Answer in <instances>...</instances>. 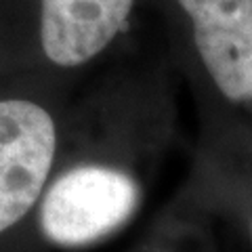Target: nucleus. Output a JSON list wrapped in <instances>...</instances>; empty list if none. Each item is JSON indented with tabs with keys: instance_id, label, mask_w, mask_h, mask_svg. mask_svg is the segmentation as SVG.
Here are the masks:
<instances>
[{
	"instance_id": "nucleus-4",
	"label": "nucleus",
	"mask_w": 252,
	"mask_h": 252,
	"mask_svg": "<svg viewBox=\"0 0 252 252\" xmlns=\"http://www.w3.org/2000/svg\"><path fill=\"white\" fill-rule=\"evenodd\" d=\"M135 0H42L40 42L46 59L78 67L120 34Z\"/></svg>"
},
{
	"instance_id": "nucleus-3",
	"label": "nucleus",
	"mask_w": 252,
	"mask_h": 252,
	"mask_svg": "<svg viewBox=\"0 0 252 252\" xmlns=\"http://www.w3.org/2000/svg\"><path fill=\"white\" fill-rule=\"evenodd\" d=\"M210 78L231 101L252 99V0H177Z\"/></svg>"
},
{
	"instance_id": "nucleus-1",
	"label": "nucleus",
	"mask_w": 252,
	"mask_h": 252,
	"mask_svg": "<svg viewBox=\"0 0 252 252\" xmlns=\"http://www.w3.org/2000/svg\"><path fill=\"white\" fill-rule=\"evenodd\" d=\"M57 141V124L44 105L0 99V252H36V217L53 177Z\"/></svg>"
},
{
	"instance_id": "nucleus-2",
	"label": "nucleus",
	"mask_w": 252,
	"mask_h": 252,
	"mask_svg": "<svg viewBox=\"0 0 252 252\" xmlns=\"http://www.w3.org/2000/svg\"><path fill=\"white\" fill-rule=\"evenodd\" d=\"M139 185L128 172L103 164H78L51 177L38 233L46 246L84 248L124 227L139 208Z\"/></svg>"
}]
</instances>
